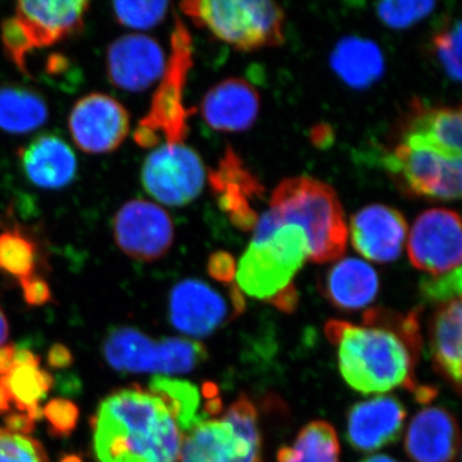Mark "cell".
<instances>
[{"mask_svg":"<svg viewBox=\"0 0 462 462\" xmlns=\"http://www.w3.org/2000/svg\"><path fill=\"white\" fill-rule=\"evenodd\" d=\"M365 327L330 320L328 339L338 349L340 374L346 384L363 394L387 393L406 388L427 402L436 391L419 387L415 365L421 348L419 310L407 316L385 309L364 314Z\"/></svg>","mask_w":462,"mask_h":462,"instance_id":"1","label":"cell"},{"mask_svg":"<svg viewBox=\"0 0 462 462\" xmlns=\"http://www.w3.org/2000/svg\"><path fill=\"white\" fill-rule=\"evenodd\" d=\"M99 462H180L182 436L162 398L134 387L109 394L93 422Z\"/></svg>","mask_w":462,"mask_h":462,"instance_id":"2","label":"cell"},{"mask_svg":"<svg viewBox=\"0 0 462 462\" xmlns=\"http://www.w3.org/2000/svg\"><path fill=\"white\" fill-rule=\"evenodd\" d=\"M284 225L305 231L309 260L327 263L345 254L348 225L337 191L311 176L284 179L273 189L270 208L258 218L252 240L267 238Z\"/></svg>","mask_w":462,"mask_h":462,"instance_id":"3","label":"cell"},{"mask_svg":"<svg viewBox=\"0 0 462 462\" xmlns=\"http://www.w3.org/2000/svg\"><path fill=\"white\" fill-rule=\"evenodd\" d=\"M180 8L196 25L238 51L284 42V11L270 0H191Z\"/></svg>","mask_w":462,"mask_h":462,"instance_id":"4","label":"cell"},{"mask_svg":"<svg viewBox=\"0 0 462 462\" xmlns=\"http://www.w3.org/2000/svg\"><path fill=\"white\" fill-rule=\"evenodd\" d=\"M309 257L305 231L284 225L267 238L252 240L236 266V287L249 297L272 303L293 287L294 276Z\"/></svg>","mask_w":462,"mask_h":462,"instance_id":"5","label":"cell"},{"mask_svg":"<svg viewBox=\"0 0 462 462\" xmlns=\"http://www.w3.org/2000/svg\"><path fill=\"white\" fill-rule=\"evenodd\" d=\"M257 410L240 396L216 419H207L182 439L180 462H263Z\"/></svg>","mask_w":462,"mask_h":462,"instance_id":"6","label":"cell"},{"mask_svg":"<svg viewBox=\"0 0 462 462\" xmlns=\"http://www.w3.org/2000/svg\"><path fill=\"white\" fill-rule=\"evenodd\" d=\"M193 67V39L181 18L176 16L171 33V51L166 60L162 81L152 98L147 115L135 130L161 144L184 143L189 134V117L196 112L185 107L184 90L188 74Z\"/></svg>","mask_w":462,"mask_h":462,"instance_id":"7","label":"cell"},{"mask_svg":"<svg viewBox=\"0 0 462 462\" xmlns=\"http://www.w3.org/2000/svg\"><path fill=\"white\" fill-rule=\"evenodd\" d=\"M103 355L109 366L123 373L180 375L207 360L206 346L185 338L153 339L134 328H118L108 334Z\"/></svg>","mask_w":462,"mask_h":462,"instance_id":"8","label":"cell"},{"mask_svg":"<svg viewBox=\"0 0 462 462\" xmlns=\"http://www.w3.org/2000/svg\"><path fill=\"white\" fill-rule=\"evenodd\" d=\"M205 182L202 158L184 143H165L143 162V188L162 205L180 207L193 202Z\"/></svg>","mask_w":462,"mask_h":462,"instance_id":"9","label":"cell"},{"mask_svg":"<svg viewBox=\"0 0 462 462\" xmlns=\"http://www.w3.org/2000/svg\"><path fill=\"white\" fill-rule=\"evenodd\" d=\"M384 163L415 196L439 200L461 197V158L443 156L433 149L402 142L385 157Z\"/></svg>","mask_w":462,"mask_h":462,"instance_id":"10","label":"cell"},{"mask_svg":"<svg viewBox=\"0 0 462 462\" xmlns=\"http://www.w3.org/2000/svg\"><path fill=\"white\" fill-rule=\"evenodd\" d=\"M410 263L433 276L461 267L462 231L457 212L431 208L422 212L407 242Z\"/></svg>","mask_w":462,"mask_h":462,"instance_id":"11","label":"cell"},{"mask_svg":"<svg viewBox=\"0 0 462 462\" xmlns=\"http://www.w3.org/2000/svg\"><path fill=\"white\" fill-rule=\"evenodd\" d=\"M117 247L133 260L153 263L167 254L175 239L172 218L162 207L144 199L121 206L114 217Z\"/></svg>","mask_w":462,"mask_h":462,"instance_id":"12","label":"cell"},{"mask_svg":"<svg viewBox=\"0 0 462 462\" xmlns=\"http://www.w3.org/2000/svg\"><path fill=\"white\" fill-rule=\"evenodd\" d=\"M69 130L76 147L84 153H112L129 135V111L114 97L90 93L69 112Z\"/></svg>","mask_w":462,"mask_h":462,"instance_id":"13","label":"cell"},{"mask_svg":"<svg viewBox=\"0 0 462 462\" xmlns=\"http://www.w3.org/2000/svg\"><path fill=\"white\" fill-rule=\"evenodd\" d=\"M106 69L118 89L141 93L160 80L166 69V56L156 39L143 33H127L111 42Z\"/></svg>","mask_w":462,"mask_h":462,"instance_id":"14","label":"cell"},{"mask_svg":"<svg viewBox=\"0 0 462 462\" xmlns=\"http://www.w3.org/2000/svg\"><path fill=\"white\" fill-rule=\"evenodd\" d=\"M236 315L223 294L197 279L179 282L170 293V321L176 329L193 338L211 336L230 316Z\"/></svg>","mask_w":462,"mask_h":462,"instance_id":"15","label":"cell"},{"mask_svg":"<svg viewBox=\"0 0 462 462\" xmlns=\"http://www.w3.org/2000/svg\"><path fill=\"white\" fill-rule=\"evenodd\" d=\"M409 225L398 209L370 205L356 212L349 221L348 236L361 256L376 263L396 261L402 254Z\"/></svg>","mask_w":462,"mask_h":462,"instance_id":"16","label":"cell"},{"mask_svg":"<svg viewBox=\"0 0 462 462\" xmlns=\"http://www.w3.org/2000/svg\"><path fill=\"white\" fill-rule=\"evenodd\" d=\"M89 8L87 0H30L17 3L14 17L33 51L53 47L80 32Z\"/></svg>","mask_w":462,"mask_h":462,"instance_id":"17","label":"cell"},{"mask_svg":"<svg viewBox=\"0 0 462 462\" xmlns=\"http://www.w3.org/2000/svg\"><path fill=\"white\" fill-rule=\"evenodd\" d=\"M208 179L218 206L229 215L231 223L239 229H254L258 216L252 200L263 196V187L233 149L227 148L220 165L209 172Z\"/></svg>","mask_w":462,"mask_h":462,"instance_id":"18","label":"cell"},{"mask_svg":"<svg viewBox=\"0 0 462 462\" xmlns=\"http://www.w3.org/2000/svg\"><path fill=\"white\" fill-rule=\"evenodd\" d=\"M406 409L397 398L375 397L356 403L346 420V439L356 451L375 452L402 436Z\"/></svg>","mask_w":462,"mask_h":462,"instance_id":"19","label":"cell"},{"mask_svg":"<svg viewBox=\"0 0 462 462\" xmlns=\"http://www.w3.org/2000/svg\"><path fill=\"white\" fill-rule=\"evenodd\" d=\"M413 462H455L460 452V430L455 416L440 407L416 413L404 438Z\"/></svg>","mask_w":462,"mask_h":462,"instance_id":"20","label":"cell"},{"mask_svg":"<svg viewBox=\"0 0 462 462\" xmlns=\"http://www.w3.org/2000/svg\"><path fill=\"white\" fill-rule=\"evenodd\" d=\"M260 105V94L248 81L226 79L206 94L200 114L217 132H245L257 120Z\"/></svg>","mask_w":462,"mask_h":462,"instance_id":"21","label":"cell"},{"mask_svg":"<svg viewBox=\"0 0 462 462\" xmlns=\"http://www.w3.org/2000/svg\"><path fill=\"white\" fill-rule=\"evenodd\" d=\"M21 167L27 180L42 189L57 190L75 180L78 158L60 136H36L18 151Z\"/></svg>","mask_w":462,"mask_h":462,"instance_id":"22","label":"cell"},{"mask_svg":"<svg viewBox=\"0 0 462 462\" xmlns=\"http://www.w3.org/2000/svg\"><path fill=\"white\" fill-rule=\"evenodd\" d=\"M322 291L337 309L357 311L378 296L379 276L360 258H343L327 273Z\"/></svg>","mask_w":462,"mask_h":462,"instance_id":"23","label":"cell"},{"mask_svg":"<svg viewBox=\"0 0 462 462\" xmlns=\"http://www.w3.org/2000/svg\"><path fill=\"white\" fill-rule=\"evenodd\" d=\"M461 298L443 303L430 324V354L434 367L461 391Z\"/></svg>","mask_w":462,"mask_h":462,"instance_id":"24","label":"cell"},{"mask_svg":"<svg viewBox=\"0 0 462 462\" xmlns=\"http://www.w3.org/2000/svg\"><path fill=\"white\" fill-rule=\"evenodd\" d=\"M461 108L419 109L407 127L403 143L433 149L443 156L461 158Z\"/></svg>","mask_w":462,"mask_h":462,"instance_id":"25","label":"cell"},{"mask_svg":"<svg viewBox=\"0 0 462 462\" xmlns=\"http://www.w3.org/2000/svg\"><path fill=\"white\" fill-rule=\"evenodd\" d=\"M330 66L340 80L354 89H366L384 74L385 62L379 45L367 39H342L330 56Z\"/></svg>","mask_w":462,"mask_h":462,"instance_id":"26","label":"cell"},{"mask_svg":"<svg viewBox=\"0 0 462 462\" xmlns=\"http://www.w3.org/2000/svg\"><path fill=\"white\" fill-rule=\"evenodd\" d=\"M50 118L48 102L42 94L18 85L0 87V130L8 134L35 132Z\"/></svg>","mask_w":462,"mask_h":462,"instance_id":"27","label":"cell"},{"mask_svg":"<svg viewBox=\"0 0 462 462\" xmlns=\"http://www.w3.org/2000/svg\"><path fill=\"white\" fill-rule=\"evenodd\" d=\"M0 383L18 411L27 413L35 421L42 419L39 403L53 387L50 373L41 370L39 365L14 364L5 375L0 376Z\"/></svg>","mask_w":462,"mask_h":462,"instance_id":"28","label":"cell"},{"mask_svg":"<svg viewBox=\"0 0 462 462\" xmlns=\"http://www.w3.org/2000/svg\"><path fill=\"white\" fill-rule=\"evenodd\" d=\"M279 462H340V445L333 425L312 421L298 434L293 446L282 447Z\"/></svg>","mask_w":462,"mask_h":462,"instance_id":"29","label":"cell"},{"mask_svg":"<svg viewBox=\"0 0 462 462\" xmlns=\"http://www.w3.org/2000/svg\"><path fill=\"white\" fill-rule=\"evenodd\" d=\"M149 391L162 398L175 416L182 436L211 416L205 410H200L199 388L189 382L156 375L149 384Z\"/></svg>","mask_w":462,"mask_h":462,"instance_id":"30","label":"cell"},{"mask_svg":"<svg viewBox=\"0 0 462 462\" xmlns=\"http://www.w3.org/2000/svg\"><path fill=\"white\" fill-rule=\"evenodd\" d=\"M38 245L35 240L20 227L0 231V273L17 279L35 275Z\"/></svg>","mask_w":462,"mask_h":462,"instance_id":"31","label":"cell"},{"mask_svg":"<svg viewBox=\"0 0 462 462\" xmlns=\"http://www.w3.org/2000/svg\"><path fill=\"white\" fill-rule=\"evenodd\" d=\"M169 5L167 2H116L112 9L120 25L134 30H149L162 23Z\"/></svg>","mask_w":462,"mask_h":462,"instance_id":"32","label":"cell"},{"mask_svg":"<svg viewBox=\"0 0 462 462\" xmlns=\"http://www.w3.org/2000/svg\"><path fill=\"white\" fill-rule=\"evenodd\" d=\"M434 8L436 3L428 0H401L378 3L376 14L384 25L394 30H403L424 20Z\"/></svg>","mask_w":462,"mask_h":462,"instance_id":"33","label":"cell"},{"mask_svg":"<svg viewBox=\"0 0 462 462\" xmlns=\"http://www.w3.org/2000/svg\"><path fill=\"white\" fill-rule=\"evenodd\" d=\"M434 51L443 69L456 83L461 81V23L443 27L433 38Z\"/></svg>","mask_w":462,"mask_h":462,"instance_id":"34","label":"cell"},{"mask_svg":"<svg viewBox=\"0 0 462 462\" xmlns=\"http://www.w3.org/2000/svg\"><path fill=\"white\" fill-rule=\"evenodd\" d=\"M0 462H50V458L38 440L0 428Z\"/></svg>","mask_w":462,"mask_h":462,"instance_id":"35","label":"cell"},{"mask_svg":"<svg viewBox=\"0 0 462 462\" xmlns=\"http://www.w3.org/2000/svg\"><path fill=\"white\" fill-rule=\"evenodd\" d=\"M0 41H2V47L3 51H5V57H7L23 75L32 78L29 74L26 62L27 56L32 53V50L16 17L5 18V20L0 23Z\"/></svg>","mask_w":462,"mask_h":462,"instance_id":"36","label":"cell"},{"mask_svg":"<svg viewBox=\"0 0 462 462\" xmlns=\"http://www.w3.org/2000/svg\"><path fill=\"white\" fill-rule=\"evenodd\" d=\"M420 291L425 300L439 305L461 298V267L443 275L424 279L420 284Z\"/></svg>","mask_w":462,"mask_h":462,"instance_id":"37","label":"cell"},{"mask_svg":"<svg viewBox=\"0 0 462 462\" xmlns=\"http://www.w3.org/2000/svg\"><path fill=\"white\" fill-rule=\"evenodd\" d=\"M42 416L47 419L53 436L67 437L78 425L79 409L72 401L57 398L42 409Z\"/></svg>","mask_w":462,"mask_h":462,"instance_id":"38","label":"cell"},{"mask_svg":"<svg viewBox=\"0 0 462 462\" xmlns=\"http://www.w3.org/2000/svg\"><path fill=\"white\" fill-rule=\"evenodd\" d=\"M209 275L217 282H231L236 279V261L227 252H216L207 263Z\"/></svg>","mask_w":462,"mask_h":462,"instance_id":"39","label":"cell"},{"mask_svg":"<svg viewBox=\"0 0 462 462\" xmlns=\"http://www.w3.org/2000/svg\"><path fill=\"white\" fill-rule=\"evenodd\" d=\"M20 285L23 298L30 306H42L51 300L50 284L41 276L32 275V278L23 279Z\"/></svg>","mask_w":462,"mask_h":462,"instance_id":"40","label":"cell"},{"mask_svg":"<svg viewBox=\"0 0 462 462\" xmlns=\"http://www.w3.org/2000/svg\"><path fill=\"white\" fill-rule=\"evenodd\" d=\"M35 422L32 418H30L27 413L23 412L9 413L7 418H5L7 430L17 434H23V436H29V433H32L33 427H35Z\"/></svg>","mask_w":462,"mask_h":462,"instance_id":"41","label":"cell"},{"mask_svg":"<svg viewBox=\"0 0 462 462\" xmlns=\"http://www.w3.org/2000/svg\"><path fill=\"white\" fill-rule=\"evenodd\" d=\"M72 361H74V357H72L71 351L66 346L57 343L50 349L48 363L53 369H66V367L71 366Z\"/></svg>","mask_w":462,"mask_h":462,"instance_id":"42","label":"cell"},{"mask_svg":"<svg viewBox=\"0 0 462 462\" xmlns=\"http://www.w3.org/2000/svg\"><path fill=\"white\" fill-rule=\"evenodd\" d=\"M71 67V60L65 54L53 53L48 57L45 63V71L51 76H60L66 74Z\"/></svg>","mask_w":462,"mask_h":462,"instance_id":"43","label":"cell"},{"mask_svg":"<svg viewBox=\"0 0 462 462\" xmlns=\"http://www.w3.org/2000/svg\"><path fill=\"white\" fill-rule=\"evenodd\" d=\"M14 354H16V346H0V376L5 375L14 366Z\"/></svg>","mask_w":462,"mask_h":462,"instance_id":"44","label":"cell"},{"mask_svg":"<svg viewBox=\"0 0 462 462\" xmlns=\"http://www.w3.org/2000/svg\"><path fill=\"white\" fill-rule=\"evenodd\" d=\"M12 401L9 398L8 392L5 391V388L3 387L2 383H0V415L3 413L11 411Z\"/></svg>","mask_w":462,"mask_h":462,"instance_id":"45","label":"cell"},{"mask_svg":"<svg viewBox=\"0 0 462 462\" xmlns=\"http://www.w3.org/2000/svg\"><path fill=\"white\" fill-rule=\"evenodd\" d=\"M9 334V327L7 318H5V312H3L2 307H0V346L5 345L7 342Z\"/></svg>","mask_w":462,"mask_h":462,"instance_id":"46","label":"cell"},{"mask_svg":"<svg viewBox=\"0 0 462 462\" xmlns=\"http://www.w3.org/2000/svg\"><path fill=\"white\" fill-rule=\"evenodd\" d=\"M361 462H398L394 458L389 457L387 455H375L370 456V457L365 458Z\"/></svg>","mask_w":462,"mask_h":462,"instance_id":"47","label":"cell"}]
</instances>
